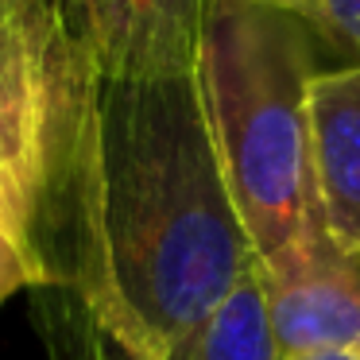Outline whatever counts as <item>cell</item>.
Instances as JSON below:
<instances>
[{
	"label": "cell",
	"mask_w": 360,
	"mask_h": 360,
	"mask_svg": "<svg viewBox=\"0 0 360 360\" xmlns=\"http://www.w3.org/2000/svg\"><path fill=\"white\" fill-rule=\"evenodd\" d=\"M74 360H167L256 259L202 78H97L39 217ZM58 318V326H63Z\"/></svg>",
	"instance_id": "6da1fadb"
},
{
	"label": "cell",
	"mask_w": 360,
	"mask_h": 360,
	"mask_svg": "<svg viewBox=\"0 0 360 360\" xmlns=\"http://www.w3.org/2000/svg\"><path fill=\"white\" fill-rule=\"evenodd\" d=\"M329 58L318 35L264 0H210L198 78L252 248L271 259L326 217L314 186L310 86Z\"/></svg>",
	"instance_id": "7a4b0ae2"
},
{
	"label": "cell",
	"mask_w": 360,
	"mask_h": 360,
	"mask_svg": "<svg viewBox=\"0 0 360 360\" xmlns=\"http://www.w3.org/2000/svg\"><path fill=\"white\" fill-rule=\"evenodd\" d=\"M94 94L97 70L55 0H0V236L35 267L39 287V217Z\"/></svg>",
	"instance_id": "3957f363"
},
{
	"label": "cell",
	"mask_w": 360,
	"mask_h": 360,
	"mask_svg": "<svg viewBox=\"0 0 360 360\" xmlns=\"http://www.w3.org/2000/svg\"><path fill=\"white\" fill-rule=\"evenodd\" d=\"M264 298L287 360L360 345V252L337 240L326 217L264 259Z\"/></svg>",
	"instance_id": "277c9868"
},
{
	"label": "cell",
	"mask_w": 360,
	"mask_h": 360,
	"mask_svg": "<svg viewBox=\"0 0 360 360\" xmlns=\"http://www.w3.org/2000/svg\"><path fill=\"white\" fill-rule=\"evenodd\" d=\"M97 78L194 74L210 0H55Z\"/></svg>",
	"instance_id": "5b68a950"
},
{
	"label": "cell",
	"mask_w": 360,
	"mask_h": 360,
	"mask_svg": "<svg viewBox=\"0 0 360 360\" xmlns=\"http://www.w3.org/2000/svg\"><path fill=\"white\" fill-rule=\"evenodd\" d=\"M310 140L326 225L360 252V66H329L314 78Z\"/></svg>",
	"instance_id": "8992f818"
},
{
	"label": "cell",
	"mask_w": 360,
	"mask_h": 360,
	"mask_svg": "<svg viewBox=\"0 0 360 360\" xmlns=\"http://www.w3.org/2000/svg\"><path fill=\"white\" fill-rule=\"evenodd\" d=\"M167 360H287L264 298V259H252L225 298L182 337Z\"/></svg>",
	"instance_id": "52a82bcc"
},
{
	"label": "cell",
	"mask_w": 360,
	"mask_h": 360,
	"mask_svg": "<svg viewBox=\"0 0 360 360\" xmlns=\"http://www.w3.org/2000/svg\"><path fill=\"white\" fill-rule=\"evenodd\" d=\"M318 35L329 66H360V0H264Z\"/></svg>",
	"instance_id": "ba28073f"
},
{
	"label": "cell",
	"mask_w": 360,
	"mask_h": 360,
	"mask_svg": "<svg viewBox=\"0 0 360 360\" xmlns=\"http://www.w3.org/2000/svg\"><path fill=\"white\" fill-rule=\"evenodd\" d=\"M35 287H39L35 267L0 236V306L8 302L12 295H20V290H35Z\"/></svg>",
	"instance_id": "9c48e42d"
},
{
	"label": "cell",
	"mask_w": 360,
	"mask_h": 360,
	"mask_svg": "<svg viewBox=\"0 0 360 360\" xmlns=\"http://www.w3.org/2000/svg\"><path fill=\"white\" fill-rule=\"evenodd\" d=\"M295 360H360L352 349H341V352H314V356H295Z\"/></svg>",
	"instance_id": "30bf717a"
},
{
	"label": "cell",
	"mask_w": 360,
	"mask_h": 360,
	"mask_svg": "<svg viewBox=\"0 0 360 360\" xmlns=\"http://www.w3.org/2000/svg\"><path fill=\"white\" fill-rule=\"evenodd\" d=\"M352 352H356V356H360V345H356V349H352Z\"/></svg>",
	"instance_id": "8fae6325"
}]
</instances>
